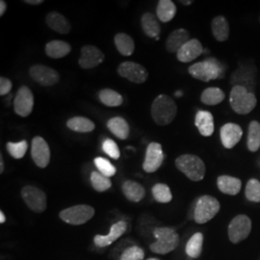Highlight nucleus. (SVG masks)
<instances>
[{"mask_svg":"<svg viewBox=\"0 0 260 260\" xmlns=\"http://www.w3.org/2000/svg\"><path fill=\"white\" fill-rule=\"evenodd\" d=\"M156 241L150 245V251L158 254H167L177 249L179 244V236L175 229L156 228L153 231Z\"/></svg>","mask_w":260,"mask_h":260,"instance_id":"4","label":"nucleus"},{"mask_svg":"<svg viewBox=\"0 0 260 260\" xmlns=\"http://www.w3.org/2000/svg\"><path fill=\"white\" fill-rule=\"evenodd\" d=\"M251 232V221L247 215H238L234 217L228 229L230 240L233 244L245 240Z\"/></svg>","mask_w":260,"mask_h":260,"instance_id":"9","label":"nucleus"},{"mask_svg":"<svg viewBox=\"0 0 260 260\" xmlns=\"http://www.w3.org/2000/svg\"><path fill=\"white\" fill-rule=\"evenodd\" d=\"M152 195L160 204H168L172 201L173 195L169 186L164 183H157L152 187Z\"/></svg>","mask_w":260,"mask_h":260,"instance_id":"36","label":"nucleus"},{"mask_svg":"<svg viewBox=\"0 0 260 260\" xmlns=\"http://www.w3.org/2000/svg\"><path fill=\"white\" fill-rule=\"evenodd\" d=\"M91 183L93 189L98 192H105L110 189L112 186L109 177L103 176L100 172H93L91 175Z\"/></svg>","mask_w":260,"mask_h":260,"instance_id":"37","label":"nucleus"},{"mask_svg":"<svg viewBox=\"0 0 260 260\" xmlns=\"http://www.w3.org/2000/svg\"><path fill=\"white\" fill-rule=\"evenodd\" d=\"M225 94L223 90L217 87H210L205 89L201 95V102L205 105H217L223 102Z\"/></svg>","mask_w":260,"mask_h":260,"instance_id":"31","label":"nucleus"},{"mask_svg":"<svg viewBox=\"0 0 260 260\" xmlns=\"http://www.w3.org/2000/svg\"><path fill=\"white\" fill-rule=\"evenodd\" d=\"M29 75L38 84L50 87L59 82L60 75L54 69L45 65L32 66L29 70Z\"/></svg>","mask_w":260,"mask_h":260,"instance_id":"11","label":"nucleus"},{"mask_svg":"<svg viewBox=\"0 0 260 260\" xmlns=\"http://www.w3.org/2000/svg\"><path fill=\"white\" fill-rule=\"evenodd\" d=\"M5 221H6L5 215H4V213H3L2 211H0V223H5Z\"/></svg>","mask_w":260,"mask_h":260,"instance_id":"47","label":"nucleus"},{"mask_svg":"<svg viewBox=\"0 0 260 260\" xmlns=\"http://www.w3.org/2000/svg\"><path fill=\"white\" fill-rule=\"evenodd\" d=\"M93 163L95 165L96 169L99 170V172L101 174H103L105 177H114L117 173V169L112 164L111 162L107 159L103 157L94 158Z\"/></svg>","mask_w":260,"mask_h":260,"instance_id":"39","label":"nucleus"},{"mask_svg":"<svg viewBox=\"0 0 260 260\" xmlns=\"http://www.w3.org/2000/svg\"><path fill=\"white\" fill-rule=\"evenodd\" d=\"M24 2L30 4V5H40V4L44 3V0H25Z\"/></svg>","mask_w":260,"mask_h":260,"instance_id":"45","label":"nucleus"},{"mask_svg":"<svg viewBox=\"0 0 260 260\" xmlns=\"http://www.w3.org/2000/svg\"><path fill=\"white\" fill-rule=\"evenodd\" d=\"M4 172V163H3V157L0 155V173L2 174Z\"/></svg>","mask_w":260,"mask_h":260,"instance_id":"46","label":"nucleus"},{"mask_svg":"<svg viewBox=\"0 0 260 260\" xmlns=\"http://www.w3.org/2000/svg\"><path fill=\"white\" fill-rule=\"evenodd\" d=\"M141 25L144 33L149 38L159 37L161 26L157 18L152 13H145L141 18Z\"/></svg>","mask_w":260,"mask_h":260,"instance_id":"24","label":"nucleus"},{"mask_svg":"<svg viewBox=\"0 0 260 260\" xmlns=\"http://www.w3.org/2000/svg\"><path fill=\"white\" fill-rule=\"evenodd\" d=\"M176 166L192 181H201L205 176V162L194 154H183L177 158Z\"/></svg>","mask_w":260,"mask_h":260,"instance_id":"5","label":"nucleus"},{"mask_svg":"<svg viewBox=\"0 0 260 260\" xmlns=\"http://www.w3.org/2000/svg\"><path fill=\"white\" fill-rule=\"evenodd\" d=\"M177 6L171 0H160L156 8V15L161 22H169L176 17Z\"/></svg>","mask_w":260,"mask_h":260,"instance_id":"29","label":"nucleus"},{"mask_svg":"<svg viewBox=\"0 0 260 260\" xmlns=\"http://www.w3.org/2000/svg\"><path fill=\"white\" fill-rule=\"evenodd\" d=\"M190 40L189 32L184 28H178L169 35L166 41V49L170 53H177Z\"/></svg>","mask_w":260,"mask_h":260,"instance_id":"19","label":"nucleus"},{"mask_svg":"<svg viewBox=\"0 0 260 260\" xmlns=\"http://www.w3.org/2000/svg\"><path fill=\"white\" fill-rule=\"evenodd\" d=\"M118 74L133 83H145L149 77V73L144 66L138 63L126 61L118 67Z\"/></svg>","mask_w":260,"mask_h":260,"instance_id":"10","label":"nucleus"},{"mask_svg":"<svg viewBox=\"0 0 260 260\" xmlns=\"http://www.w3.org/2000/svg\"><path fill=\"white\" fill-rule=\"evenodd\" d=\"M182 94H183V93H182L181 91H178V92L176 93V96H177V98H180Z\"/></svg>","mask_w":260,"mask_h":260,"instance_id":"49","label":"nucleus"},{"mask_svg":"<svg viewBox=\"0 0 260 260\" xmlns=\"http://www.w3.org/2000/svg\"><path fill=\"white\" fill-rule=\"evenodd\" d=\"M252 68L247 69L246 67H241L239 70H237L233 76H232V83L233 86H242L245 87L246 89H248L250 91L249 88H254V85L251 83H255L254 82V75L255 72L251 74V71Z\"/></svg>","mask_w":260,"mask_h":260,"instance_id":"25","label":"nucleus"},{"mask_svg":"<svg viewBox=\"0 0 260 260\" xmlns=\"http://www.w3.org/2000/svg\"><path fill=\"white\" fill-rule=\"evenodd\" d=\"M204 53L202 43L197 39H191L177 51V60L182 63H190Z\"/></svg>","mask_w":260,"mask_h":260,"instance_id":"17","label":"nucleus"},{"mask_svg":"<svg viewBox=\"0 0 260 260\" xmlns=\"http://www.w3.org/2000/svg\"><path fill=\"white\" fill-rule=\"evenodd\" d=\"M107 127L119 139H127L129 136V124L121 117L110 119L107 121Z\"/></svg>","mask_w":260,"mask_h":260,"instance_id":"28","label":"nucleus"},{"mask_svg":"<svg viewBox=\"0 0 260 260\" xmlns=\"http://www.w3.org/2000/svg\"><path fill=\"white\" fill-rule=\"evenodd\" d=\"M147 260H159L158 258H149V259Z\"/></svg>","mask_w":260,"mask_h":260,"instance_id":"50","label":"nucleus"},{"mask_svg":"<svg viewBox=\"0 0 260 260\" xmlns=\"http://www.w3.org/2000/svg\"><path fill=\"white\" fill-rule=\"evenodd\" d=\"M72 51V47L69 43L54 40L47 43L46 46V53L48 57L53 59H60L68 55Z\"/></svg>","mask_w":260,"mask_h":260,"instance_id":"26","label":"nucleus"},{"mask_svg":"<svg viewBox=\"0 0 260 260\" xmlns=\"http://www.w3.org/2000/svg\"><path fill=\"white\" fill-rule=\"evenodd\" d=\"M243 136V130L241 126L233 123L229 122L223 124L220 130V137L225 149H233L241 140Z\"/></svg>","mask_w":260,"mask_h":260,"instance_id":"16","label":"nucleus"},{"mask_svg":"<svg viewBox=\"0 0 260 260\" xmlns=\"http://www.w3.org/2000/svg\"><path fill=\"white\" fill-rule=\"evenodd\" d=\"M21 197L28 207L36 212L42 213L47 209V195L35 186H25L21 190Z\"/></svg>","mask_w":260,"mask_h":260,"instance_id":"8","label":"nucleus"},{"mask_svg":"<svg viewBox=\"0 0 260 260\" xmlns=\"http://www.w3.org/2000/svg\"><path fill=\"white\" fill-rule=\"evenodd\" d=\"M99 98H100V101L108 107L121 106L123 102L121 93L112 89H103L99 93Z\"/></svg>","mask_w":260,"mask_h":260,"instance_id":"35","label":"nucleus"},{"mask_svg":"<svg viewBox=\"0 0 260 260\" xmlns=\"http://www.w3.org/2000/svg\"><path fill=\"white\" fill-rule=\"evenodd\" d=\"M181 4H183V5H185V6H189V5H191L192 4V1L191 0H180L179 1Z\"/></svg>","mask_w":260,"mask_h":260,"instance_id":"48","label":"nucleus"},{"mask_svg":"<svg viewBox=\"0 0 260 260\" xmlns=\"http://www.w3.org/2000/svg\"><path fill=\"white\" fill-rule=\"evenodd\" d=\"M164 152L162 149V146L156 143L151 142L147 148L145 161L143 163V169L146 173H154L156 172L164 161Z\"/></svg>","mask_w":260,"mask_h":260,"instance_id":"13","label":"nucleus"},{"mask_svg":"<svg viewBox=\"0 0 260 260\" xmlns=\"http://www.w3.org/2000/svg\"><path fill=\"white\" fill-rule=\"evenodd\" d=\"M34 107V95L27 86L20 87L14 100V110L20 117H28Z\"/></svg>","mask_w":260,"mask_h":260,"instance_id":"12","label":"nucleus"},{"mask_svg":"<svg viewBox=\"0 0 260 260\" xmlns=\"http://www.w3.org/2000/svg\"><path fill=\"white\" fill-rule=\"evenodd\" d=\"M204 235L203 233H195L186 245V253L191 258H198L203 251Z\"/></svg>","mask_w":260,"mask_h":260,"instance_id":"34","label":"nucleus"},{"mask_svg":"<svg viewBox=\"0 0 260 260\" xmlns=\"http://www.w3.org/2000/svg\"><path fill=\"white\" fill-rule=\"evenodd\" d=\"M195 124L201 135L209 137L214 132L213 115L208 111H199L196 114Z\"/></svg>","mask_w":260,"mask_h":260,"instance_id":"21","label":"nucleus"},{"mask_svg":"<svg viewBox=\"0 0 260 260\" xmlns=\"http://www.w3.org/2000/svg\"><path fill=\"white\" fill-rule=\"evenodd\" d=\"M67 126L73 131L79 133H88L94 129L93 121L85 117H74L67 121Z\"/></svg>","mask_w":260,"mask_h":260,"instance_id":"32","label":"nucleus"},{"mask_svg":"<svg viewBox=\"0 0 260 260\" xmlns=\"http://www.w3.org/2000/svg\"><path fill=\"white\" fill-rule=\"evenodd\" d=\"M259 20H260V18H259Z\"/></svg>","mask_w":260,"mask_h":260,"instance_id":"51","label":"nucleus"},{"mask_svg":"<svg viewBox=\"0 0 260 260\" xmlns=\"http://www.w3.org/2000/svg\"><path fill=\"white\" fill-rule=\"evenodd\" d=\"M31 155L38 167L45 169L48 166L50 161V149L47 141L43 137L36 136L32 140Z\"/></svg>","mask_w":260,"mask_h":260,"instance_id":"14","label":"nucleus"},{"mask_svg":"<svg viewBox=\"0 0 260 260\" xmlns=\"http://www.w3.org/2000/svg\"><path fill=\"white\" fill-rule=\"evenodd\" d=\"M114 42L121 55L130 56L135 50V43L133 39L125 33H118L114 38Z\"/></svg>","mask_w":260,"mask_h":260,"instance_id":"30","label":"nucleus"},{"mask_svg":"<svg viewBox=\"0 0 260 260\" xmlns=\"http://www.w3.org/2000/svg\"><path fill=\"white\" fill-rule=\"evenodd\" d=\"M247 146L251 152L260 149V123L257 121H251L249 124Z\"/></svg>","mask_w":260,"mask_h":260,"instance_id":"33","label":"nucleus"},{"mask_svg":"<svg viewBox=\"0 0 260 260\" xmlns=\"http://www.w3.org/2000/svg\"><path fill=\"white\" fill-rule=\"evenodd\" d=\"M145 256L144 250L138 246H132L122 252L120 260H143Z\"/></svg>","mask_w":260,"mask_h":260,"instance_id":"41","label":"nucleus"},{"mask_svg":"<svg viewBox=\"0 0 260 260\" xmlns=\"http://www.w3.org/2000/svg\"><path fill=\"white\" fill-rule=\"evenodd\" d=\"M219 190L225 195H237L241 190L242 181L237 177L231 176H220L217 179Z\"/></svg>","mask_w":260,"mask_h":260,"instance_id":"22","label":"nucleus"},{"mask_svg":"<svg viewBox=\"0 0 260 260\" xmlns=\"http://www.w3.org/2000/svg\"><path fill=\"white\" fill-rule=\"evenodd\" d=\"M94 215V209L92 206L87 205H78L66 208L62 210L59 217L65 223L74 225H79L87 223Z\"/></svg>","mask_w":260,"mask_h":260,"instance_id":"7","label":"nucleus"},{"mask_svg":"<svg viewBox=\"0 0 260 260\" xmlns=\"http://www.w3.org/2000/svg\"><path fill=\"white\" fill-rule=\"evenodd\" d=\"M150 114L154 122L165 126L172 123L176 119L177 114V106L174 99L168 94H159L153 101L150 108Z\"/></svg>","mask_w":260,"mask_h":260,"instance_id":"1","label":"nucleus"},{"mask_svg":"<svg viewBox=\"0 0 260 260\" xmlns=\"http://www.w3.org/2000/svg\"><path fill=\"white\" fill-rule=\"evenodd\" d=\"M103 151L110 157L117 160L121 156V151L116 144V142L112 139H105L103 143Z\"/></svg>","mask_w":260,"mask_h":260,"instance_id":"42","label":"nucleus"},{"mask_svg":"<svg viewBox=\"0 0 260 260\" xmlns=\"http://www.w3.org/2000/svg\"><path fill=\"white\" fill-rule=\"evenodd\" d=\"M188 73L192 77L204 82L223 77V71L221 63L215 58H207L205 61L190 66Z\"/></svg>","mask_w":260,"mask_h":260,"instance_id":"3","label":"nucleus"},{"mask_svg":"<svg viewBox=\"0 0 260 260\" xmlns=\"http://www.w3.org/2000/svg\"><path fill=\"white\" fill-rule=\"evenodd\" d=\"M230 103L233 111L239 115L251 113L257 104V100L253 92L242 86H233L230 95Z\"/></svg>","mask_w":260,"mask_h":260,"instance_id":"2","label":"nucleus"},{"mask_svg":"<svg viewBox=\"0 0 260 260\" xmlns=\"http://www.w3.org/2000/svg\"><path fill=\"white\" fill-rule=\"evenodd\" d=\"M125 198L133 203H139L146 195V190L138 182L133 180H126L121 186Z\"/></svg>","mask_w":260,"mask_h":260,"instance_id":"23","label":"nucleus"},{"mask_svg":"<svg viewBox=\"0 0 260 260\" xmlns=\"http://www.w3.org/2000/svg\"><path fill=\"white\" fill-rule=\"evenodd\" d=\"M211 31L218 42H225L230 37V25L223 16H218L212 19Z\"/></svg>","mask_w":260,"mask_h":260,"instance_id":"27","label":"nucleus"},{"mask_svg":"<svg viewBox=\"0 0 260 260\" xmlns=\"http://www.w3.org/2000/svg\"><path fill=\"white\" fill-rule=\"evenodd\" d=\"M105 56L99 47L94 46H84L81 48V56L78 64L84 70L93 69L101 65L104 61Z\"/></svg>","mask_w":260,"mask_h":260,"instance_id":"15","label":"nucleus"},{"mask_svg":"<svg viewBox=\"0 0 260 260\" xmlns=\"http://www.w3.org/2000/svg\"><path fill=\"white\" fill-rule=\"evenodd\" d=\"M6 149L8 150L10 155L15 159H21L25 155L28 149L27 141L22 140L19 143L9 142L6 145Z\"/></svg>","mask_w":260,"mask_h":260,"instance_id":"38","label":"nucleus"},{"mask_svg":"<svg viewBox=\"0 0 260 260\" xmlns=\"http://www.w3.org/2000/svg\"><path fill=\"white\" fill-rule=\"evenodd\" d=\"M127 224L124 221H119L114 223L110 229V233L107 235H95L93 242L95 246L100 248H104L110 246L112 243L118 240L123 233L126 232Z\"/></svg>","mask_w":260,"mask_h":260,"instance_id":"18","label":"nucleus"},{"mask_svg":"<svg viewBox=\"0 0 260 260\" xmlns=\"http://www.w3.org/2000/svg\"><path fill=\"white\" fill-rule=\"evenodd\" d=\"M47 26L59 34H69L72 30L70 21L58 12H50L46 18Z\"/></svg>","mask_w":260,"mask_h":260,"instance_id":"20","label":"nucleus"},{"mask_svg":"<svg viewBox=\"0 0 260 260\" xmlns=\"http://www.w3.org/2000/svg\"><path fill=\"white\" fill-rule=\"evenodd\" d=\"M13 88V83L12 81L4 77V76H1L0 77V94L3 96V95H6L7 93H9L11 92Z\"/></svg>","mask_w":260,"mask_h":260,"instance_id":"43","label":"nucleus"},{"mask_svg":"<svg viewBox=\"0 0 260 260\" xmlns=\"http://www.w3.org/2000/svg\"><path fill=\"white\" fill-rule=\"evenodd\" d=\"M7 9V4L4 0H1L0 1V17H2Z\"/></svg>","mask_w":260,"mask_h":260,"instance_id":"44","label":"nucleus"},{"mask_svg":"<svg viewBox=\"0 0 260 260\" xmlns=\"http://www.w3.org/2000/svg\"><path fill=\"white\" fill-rule=\"evenodd\" d=\"M221 205L217 199L211 196H202L195 206L194 219L196 223H205L212 220L220 211Z\"/></svg>","mask_w":260,"mask_h":260,"instance_id":"6","label":"nucleus"},{"mask_svg":"<svg viewBox=\"0 0 260 260\" xmlns=\"http://www.w3.org/2000/svg\"><path fill=\"white\" fill-rule=\"evenodd\" d=\"M246 197L252 203H260V181L251 178L246 186Z\"/></svg>","mask_w":260,"mask_h":260,"instance_id":"40","label":"nucleus"}]
</instances>
